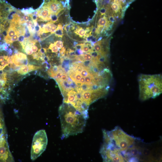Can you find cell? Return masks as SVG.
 Returning a JSON list of instances; mask_svg holds the SVG:
<instances>
[{"label": "cell", "instance_id": "obj_48", "mask_svg": "<svg viewBox=\"0 0 162 162\" xmlns=\"http://www.w3.org/2000/svg\"><path fill=\"white\" fill-rule=\"evenodd\" d=\"M91 31V28H90L88 27L87 28H86V33H89Z\"/></svg>", "mask_w": 162, "mask_h": 162}, {"label": "cell", "instance_id": "obj_22", "mask_svg": "<svg viewBox=\"0 0 162 162\" xmlns=\"http://www.w3.org/2000/svg\"><path fill=\"white\" fill-rule=\"evenodd\" d=\"M84 57L85 60H91L93 58L90 53H87L84 55Z\"/></svg>", "mask_w": 162, "mask_h": 162}, {"label": "cell", "instance_id": "obj_45", "mask_svg": "<svg viewBox=\"0 0 162 162\" xmlns=\"http://www.w3.org/2000/svg\"><path fill=\"white\" fill-rule=\"evenodd\" d=\"M52 67V65L51 63H50L49 64L48 63L47 65H46L45 68L46 69H49H49H50Z\"/></svg>", "mask_w": 162, "mask_h": 162}, {"label": "cell", "instance_id": "obj_9", "mask_svg": "<svg viewBox=\"0 0 162 162\" xmlns=\"http://www.w3.org/2000/svg\"><path fill=\"white\" fill-rule=\"evenodd\" d=\"M41 68L40 66H36L33 65L28 64L23 65L18 69L17 72L21 75H25L29 73L36 70Z\"/></svg>", "mask_w": 162, "mask_h": 162}, {"label": "cell", "instance_id": "obj_6", "mask_svg": "<svg viewBox=\"0 0 162 162\" xmlns=\"http://www.w3.org/2000/svg\"><path fill=\"white\" fill-rule=\"evenodd\" d=\"M43 2L44 4L49 8L52 14L58 15L64 9V7H65V3L59 0H43Z\"/></svg>", "mask_w": 162, "mask_h": 162}, {"label": "cell", "instance_id": "obj_11", "mask_svg": "<svg viewBox=\"0 0 162 162\" xmlns=\"http://www.w3.org/2000/svg\"><path fill=\"white\" fill-rule=\"evenodd\" d=\"M74 33L81 38L84 37L86 34V31L79 26H76Z\"/></svg>", "mask_w": 162, "mask_h": 162}, {"label": "cell", "instance_id": "obj_42", "mask_svg": "<svg viewBox=\"0 0 162 162\" xmlns=\"http://www.w3.org/2000/svg\"><path fill=\"white\" fill-rule=\"evenodd\" d=\"M70 85L73 82V80L70 78V77H69L68 76V77L66 81Z\"/></svg>", "mask_w": 162, "mask_h": 162}, {"label": "cell", "instance_id": "obj_36", "mask_svg": "<svg viewBox=\"0 0 162 162\" xmlns=\"http://www.w3.org/2000/svg\"><path fill=\"white\" fill-rule=\"evenodd\" d=\"M64 29L66 31L68 32L70 30V27L69 24H67L64 26Z\"/></svg>", "mask_w": 162, "mask_h": 162}, {"label": "cell", "instance_id": "obj_16", "mask_svg": "<svg viewBox=\"0 0 162 162\" xmlns=\"http://www.w3.org/2000/svg\"><path fill=\"white\" fill-rule=\"evenodd\" d=\"M49 49L51 50L52 53H57L59 51V49L54 44H51L49 47Z\"/></svg>", "mask_w": 162, "mask_h": 162}, {"label": "cell", "instance_id": "obj_13", "mask_svg": "<svg viewBox=\"0 0 162 162\" xmlns=\"http://www.w3.org/2000/svg\"><path fill=\"white\" fill-rule=\"evenodd\" d=\"M55 36L58 37L62 38L63 36L62 26L61 24L58 25L54 32Z\"/></svg>", "mask_w": 162, "mask_h": 162}, {"label": "cell", "instance_id": "obj_35", "mask_svg": "<svg viewBox=\"0 0 162 162\" xmlns=\"http://www.w3.org/2000/svg\"><path fill=\"white\" fill-rule=\"evenodd\" d=\"M35 29L36 32L39 33L40 32L41 29V27L38 23L35 26Z\"/></svg>", "mask_w": 162, "mask_h": 162}, {"label": "cell", "instance_id": "obj_15", "mask_svg": "<svg viewBox=\"0 0 162 162\" xmlns=\"http://www.w3.org/2000/svg\"><path fill=\"white\" fill-rule=\"evenodd\" d=\"M16 57L19 60H23L27 59L26 55L22 53L18 52L17 53L15 54Z\"/></svg>", "mask_w": 162, "mask_h": 162}, {"label": "cell", "instance_id": "obj_33", "mask_svg": "<svg viewBox=\"0 0 162 162\" xmlns=\"http://www.w3.org/2000/svg\"><path fill=\"white\" fill-rule=\"evenodd\" d=\"M84 45V43L78 44L75 46V47L76 50L81 49Z\"/></svg>", "mask_w": 162, "mask_h": 162}, {"label": "cell", "instance_id": "obj_21", "mask_svg": "<svg viewBox=\"0 0 162 162\" xmlns=\"http://www.w3.org/2000/svg\"><path fill=\"white\" fill-rule=\"evenodd\" d=\"M51 21L54 23L58 20V17L57 15L55 14H51Z\"/></svg>", "mask_w": 162, "mask_h": 162}, {"label": "cell", "instance_id": "obj_1", "mask_svg": "<svg viewBox=\"0 0 162 162\" xmlns=\"http://www.w3.org/2000/svg\"><path fill=\"white\" fill-rule=\"evenodd\" d=\"M62 131V139L82 133L89 114L77 109L70 103H64L59 110Z\"/></svg>", "mask_w": 162, "mask_h": 162}, {"label": "cell", "instance_id": "obj_20", "mask_svg": "<svg viewBox=\"0 0 162 162\" xmlns=\"http://www.w3.org/2000/svg\"><path fill=\"white\" fill-rule=\"evenodd\" d=\"M7 80L0 79V92L3 91L4 87L5 86Z\"/></svg>", "mask_w": 162, "mask_h": 162}, {"label": "cell", "instance_id": "obj_46", "mask_svg": "<svg viewBox=\"0 0 162 162\" xmlns=\"http://www.w3.org/2000/svg\"><path fill=\"white\" fill-rule=\"evenodd\" d=\"M75 82L78 86H81L83 84L79 81H76Z\"/></svg>", "mask_w": 162, "mask_h": 162}, {"label": "cell", "instance_id": "obj_29", "mask_svg": "<svg viewBox=\"0 0 162 162\" xmlns=\"http://www.w3.org/2000/svg\"><path fill=\"white\" fill-rule=\"evenodd\" d=\"M25 38L24 36L23 35H20L18 37V40L19 41L21 44L25 40Z\"/></svg>", "mask_w": 162, "mask_h": 162}, {"label": "cell", "instance_id": "obj_10", "mask_svg": "<svg viewBox=\"0 0 162 162\" xmlns=\"http://www.w3.org/2000/svg\"><path fill=\"white\" fill-rule=\"evenodd\" d=\"M57 25H55L54 23L50 21L48 22L46 25H44L43 27L39 33H38L39 35L43 33H47L49 32L51 34L54 33L57 29Z\"/></svg>", "mask_w": 162, "mask_h": 162}, {"label": "cell", "instance_id": "obj_24", "mask_svg": "<svg viewBox=\"0 0 162 162\" xmlns=\"http://www.w3.org/2000/svg\"><path fill=\"white\" fill-rule=\"evenodd\" d=\"M19 35L16 34L13 36L10 40V44H11L13 42L17 41L18 40Z\"/></svg>", "mask_w": 162, "mask_h": 162}, {"label": "cell", "instance_id": "obj_51", "mask_svg": "<svg viewBox=\"0 0 162 162\" xmlns=\"http://www.w3.org/2000/svg\"><path fill=\"white\" fill-rule=\"evenodd\" d=\"M78 43L77 42H75L74 43V45L75 46L76 45H77V44H78Z\"/></svg>", "mask_w": 162, "mask_h": 162}, {"label": "cell", "instance_id": "obj_4", "mask_svg": "<svg viewBox=\"0 0 162 162\" xmlns=\"http://www.w3.org/2000/svg\"><path fill=\"white\" fill-rule=\"evenodd\" d=\"M48 143V137L45 130H40L35 134L31 152V158L33 161L37 158L45 151Z\"/></svg>", "mask_w": 162, "mask_h": 162}, {"label": "cell", "instance_id": "obj_19", "mask_svg": "<svg viewBox=\"0 0 162 162\" xmlns=\"http://www.w3.org/2000/svg\"><path fill=\"white\" fill-rule=\"evenodd\" d=\"M81 87L83 91L91 90V86H89L85 83L83 84Z\"/></svg>", "mask_w": 162, "mask_h": 162}, {"label": "cell", "instance_id": "obj_47", "mask_svg": "<svg viewBox=\"0 0 162 162\" xmlns=\"http://www.w3.org/2000/svg\"><path fill=\"white\" fill-rule=\"evenodd\" d=\"M80 81L82 84L84 83H85V78L83 77H82L80 79Z\"/></svg>", "mask_w": 162, "mask_h": 162}, {"label": "cell", "instance_id": "obj_2", "mask_svg": "<svg viewBox=\"0 0 162 162\" xmlns=\"http://www.w3.org/2000/svg\"><path fill=\"white\" fill-rule=\"evenodd\" d=\"M103 144L121 152L123 155L139 138L128 134L118 126L110 131L103 130Z\"/></svg>", "mask_w": 162, "mask_h": 162}, {"label": "cell", "instance_id": "obj_39", "mask_svg": "<svg viewBox=\"0 0 162 162\" xmlns=\"http://www.w3.org/2000/svg\"><path fill=\"white\" fill-rule=\"evenodd\" d=\"M70 65H69L68 66L65 68L64 69V72L65 73H67L69 72V71L70 70Z\"/></svg>", "mask_w": 162, "mask_h": 162}, {"label": "cell", "instance_id": "obj_30", "mask_svg": "<svg viewBox=\"0 0 162 162\" xmlns=\"http://www.w3.org/2000/svg\"><path fill=\"white\" fill-rule=\"evenodd\" d=\"M38 53L39 55L43 54H46L47 53V49L44 48H41L39 50Z\"/></svg>", "mask_w": 162, "mask_h": 162}, {"label": "cell", "instance_id": "obj_3", "mask_svg": "<svg viewBox=\"0 0 162 162\" xmlns=\"http://www.w3.org/2000/svg\"><path fill=\"white\" fill-rule=\"evenodd\" d=\"M139 98L142 101L154 99L162 92V77L161 74H141L138 77Z\"/></svg>", "mask_w": 162, "mask_h": 162}, {"label": "cell", "instance_id": "obj_8", "mask_svg": "<svg viewBox=\"0 0 162 162\" xmlns=\"http://www.w3.org/2000/svg\"><path fill=\"white\" fill-rule=\"evenodd\" d=\"M10 25L7 31V35L4 38V41L7 43L9 46H10L11 38L16 34H18L19 33L17 28V25L13 23H10Z\"/></svg>", "mask_w": 162, "mask_h": 162}, {"label": "cell", "instance_id": "obj_7", "mask_svg": "<svg viewBox=\"0 0 162 162\" xmlns=\"http://www.w3.org/2000/svg\"><path fill=\"white\" fill-rule=\"evenodd\" d=\"M38 8L40 9L36 10L38 11L37 16L41 20L45 21H50L52 14L47 7L44 4L43 2Z\"/></svg>", "mask_w": 162, "mask_h": 162}, {"label": "cell", "instance_id": "obj_41", "mask_svg": "<svg viewBox=\"0 0 162 162\" xmlns=\"http://www.w3.org/2000/svg\"><path fill=\"white\" fill-rule=\"evenodd\" d=\"M72 89L75 90V89L77 87V86L76 84V83L73 81L72 83L70 85Z\"/></svg>", "mask_w": 162, "mask_h": 162}, {"label": "cell", "instance_id": "obj_40", "mask_svg": "<svg viewBox=\"0 0 162 162\" xmlns=\"http://www.w3.org/2000/svg\"><path fill=\"white\" fill-rule=\"evenodd\" d=\"M31 49L34 52H36L38 51V48L36 45H32L31 47Z\"/></svg>", "mask_w": 162, "mask_h": 162}, {"label": "cell", "instance_id": "obj_27", "mask_svg": "<svg viewBox=\"0 0 162 162\" xmlns=\"http://www.w3.org/2000/svg\"><path fill=\"white\" fill-rule=\"evenodd\" d=\"M8 49L9 45L8 44L6 43H4L2 45L1 51H7Z\"/></svg>", "mask_w": 162, "mask_h": 162}, {"label": "cell", "instance_id": "obj_17", "mask_svg": "<svg viewBox=\"0 0 162 162\" xmlns=\"http://www.w3.org/2000/svg\"><path fill=\"white\" fill-rule=\"evenodd\" d=\"M32 46V45L30 44L27 45L25 48V51L28 55H31L33 54V51L31 49Z\"/></svg>", "mask_w": 162, "mask_h": 162}, {"label": "cell", "instance_id": "obj_34", "mask_svg": "<svg viewBox=\"0 0 162 162\" xmlns=\"http://www.w3.org/2000/svg\"><path fill=\"white\" fill-rule=\"evenodd\" d=\"M25 24L28 27H31L33 25V22L31 20H29L25 22Z\"/></svg>", "mask_w": 162, "mask_h": 162}, {"label": "cell", "instance_id": "obj_50", "mask_svg": "<svg viewBox=\"0 0 162 162\" xmlns=\"http://www.w3.org/2000/svg\"><path fill=\"white\" fill-rule=\"evenodd\" d=\"M129 3H131L133 1H134V0H126Z\"/></svg>", "mask_w": 162, "mask_h": 162}, {"label": "cell", "instance_id": "obj_14", "mask_svg": "<svg viewBox=\"0 0 162 162\" xmlns=\"http://www.w3.org/2000/svg\"><path fill=\"white\" fill-rule=\"evenodd\" d=\"M20 12L25 15L32 14L35 11V10L32 8L27 9H23L20 10Z\"/></svg>", "mask_w": 162, "mask_h": 162}, {"label": "cell", "instance_id": "obj_43", "mask_svg": "<svg viewBox=\"0 0 162 162\" xmlns=\"http://www.w3.org/2000/svg\"><path fill=\"white\" fill-rule=\"evenodd\" d=\"M7 52L8 53V56H10L12 55L13 53V51L11 49H8Z\"/></svg>", "mask_w": 162, "mask_h": 162}, {"label": "cell", "instance_id": "obj_23", "mask_svg": "<svg viewBox=\"0 0 162 162\" xmlns=\"http://www.w3.org/2000/svg\"><path fill=\"white\" fill-rule=\"evenodd\" d=\"M58 48L61 49H62L63 46V43L62 41H56L54 43Z\"/></svg>", "mask_w": 162, "mask_h": 162}, {"label": "cell", "instance_id": "obj_37", "mask_svg": "<svg viewBox=\"0 0 162 162\" xmlns=\"http://www.w3.org/2000/svg\"><path fill=\"white\" fill-rule=\"evenodd\" d=\"M75 53L77 55H80L84 54V52L81 49L76 50Z\"/></svg>", "mask_w": 162, "mask_h": 162}, {"label": "cell", "instance_id": "obj_12", "mask_svg": "<svg viewBox=\"0 0 162 162\" xmlns=\"http://www.w3.org/2000/svg\"><path fill=\"white\" fill-rule=\"evenodd\" d=\"M108 21L106 17L105 16L100 18L99 20L98 26L104 27V26H108Z\"/></svg>", "mask_w": 162, "mask_h": 162}, {"label": "cell", "instance_id": "obj_32", "mask_svg": "<svg viewBox=\"0 0 162 162\" xmlns=\"http://www.w3.org/2000/svg\"><path fill=\"white\" fill-rule=\"evenodd\" d=\"M68 76L67 73H65L62 75L60 80L63 81H66Z\"/></svg>", "mask_w": 162, "mask_h": 162}, {"label": "cell", "instance_id": "obj_44", "mask_svg": "<svg viewBox=\"0 0 162 162\" xmlns=\"http://www.w3.org/2000/svg\"><path fill=\"white\" fill-rule=\"evenodd\" d=\"M50 60V59L49 58V57L48 56H45L44 57L43 61L44 62H47L48 61H49Z\"/></svg>", "mask_w": 162, "mask_h": 162}, {"label": "cell", "instance_id": "obj_26", "mask_svg": "<svg viewBox=\"0 0 162 162\" xmlns=\"http://www.w3.org/2000/svg\"><path fill=\"white\" fill-rule=\"evenodd\" d=\"M75 77L76 81H79L81 78V73L77 70Z\"/></svg>", "mask_w": 162, "mask_h": 162}, {"label": "cell", "instance_id": "obj_49", "mask_svg": "<svg viewBox=\"0 0 162 162\" xmlns=\"http://www.w3.org/2000/svg\"><path fill=\"white\" fill-rule=\"evenodd\" d=\"M5 58L3 56H0V62H2L4 60Z\"/></svg>", "mask_w": 162, "mask_h": 162}, {"label": "cell", "instance_id": "obj_31", "mask_svg": "<svg viewBox=\"0 0 162 162\" xmlns=\"http://www.w3.org/2000/svg\"><path fill=\"white\" fill-rule=\"evenodd\" d=\"M32 56L34 59L39 60L40 59V55L38 52L33 54Z\"/></svg>", "mask_w": 162, "mask_h": 162}, {"label": "cell", "instance_id": "obj_18", "mask_svg": "<svg viewBox=\"0 0 162 162\" xmlns=\"http://www.w3.org/2000/svg\"><path fill=\"white\" fill-rule=\"evenodd\" d=\"M89 74V70L88 69L85 68L81 71V76L83 77H86Z\"/></svg>", "mask_w": 162, "mask_h": 162}, {"label": "cell", "instance_id": "obj_28", "mask_svg": "<svg viewBox=\"0 0 162 162\" xmlns=\"http://www.w3.org/2000/svg\"><path fill=\"white\" fill-rule=\"evenodd\" d=\"M66 49L65 47H62L61 50L60 51V52L61 57H64L66 53Z\"/></svg>", "mask_w": 162, "mask_h": 162}, {"label": "cell", "instance_id": "obj_25", "mask_svg": "<svg viewBox=\"0 0 162 162\" xmlns=\"http://www.w3.org/2000/svg\"><path fill=\"white\" fill-rule=\"evenodd\" d=\"M81 50L84 52V53H89V49L88 46L86 45L85 44Z\"/></svg>", "mask_w": 162, "mask_h": 162}, {"label": "cell", "instance_id": "obj_5", "mask_svg": "<svg viewBox=\"0 0 162 162\" xmlns=\"http://www.w3.org/2000/svg\"><path fill=\"white\" fill-rule=\"evenodd\" d=\"M100 153L104 162H126L121 152L108 147L103 144L101 148Z\"/></svg>", "mask_w": 162, "mask_h": 162}, {"label": "cell", "instance_id": "obj_38", "mask_svg": "<svg viewBox=\"0 0 162 162\" xmlns=\"http://www.w3.org/2000/svg\"><path fill=\"white\" fill-rule=\"evenodd\" d=\"M30 17L29 15H25L23 17V20L25 22L28 21L30 19Z\"/></svg>", "mask_w": 162, "mask_h": 162}]
</instances>
